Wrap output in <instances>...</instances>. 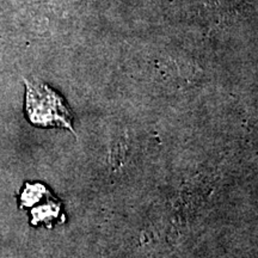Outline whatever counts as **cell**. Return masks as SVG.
Listing matches in <instances>:
<instances>
[{
    "instance_id": "obj_1",
    "label": "cell",
    "mask_w": 258,
    "mask_h": 258,
    "mask_svg": "<svg viewBox=\"0 0 258 258\" xmlns=\"http://www.w3.org/2000/svg\"><path fill=\"white\" fill-rule=\"evenodd\" d=\"M27 112L35 124L72 129V116L62 99L41 84L27 83Z\"/></svg>"
}]
</instances>
